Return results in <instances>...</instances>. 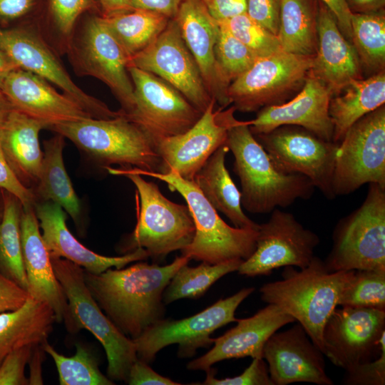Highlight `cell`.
<instances>
[{"label":"cell","mask_w":385,"mask_h":385,"mask_svg":"<svg viewBox=\"0 0 385 385\" xmlns=\"http://www.w3.org/2000/svg\"><path fill=\"white\" fill-rule=\"evenodd\" d=\"M190 260L181 255L164 266L139 262L100 274L83 270V275L88 289L104 314L133 339L164 318V290L178 270Z\"/></svg>","instance_id":"1"},{"label":"cell","mask_w":385,"mask_h":385,"mask_svg":"<svg viewBox=\"0 0 385 385\" xmlns=\"http://www.w3.org/2000/svg\"><path fill=\"white\" fill-rule=\"evenodd\" d=\"M225 145L235 158L241 183V205L252 213H267L309 199L314 186L305 176L279 170L250 129L248 121L231 119Z\"/></svg>","instance_id":"2"},{"label":"cell","mask_w":385,"mask_h":385,"mask_svg":"<svg viewBox=\"0 0 385 385\" xmlns=\"http://www.w3.org/2000/svg\"><path fill=\"white\" fill-rule=\"evenodd\" d=\"M354 270L329 272L320 258L299 270L284 267L282 279L263 284L261 299L290 315L322 351L324 326Z\"/></svg>","instance_id":"3"},{"label":"cell","mask_w":385,"mask_h":385,"mask_svg":"<svg viewBox=\"0 0 385 385\" xmlns=\"http://www.w3.org/2000/svg\"><path fill=\"white\" fill-rule=\"evenodd\" d=\"M126 169L166 183L171 191H177L186 201L195 233L192 242L180 251L183 256L216 265L237 259L245 260L255 251L258 230L227 225L193 181L183 178L173 170L161 173L135 168Z\"/></svg>","instance_id":"4"},{"label":"cell","mask_w":385,"mask_h":385,"mask_svg":"<svg viewBox=\"0 0 385 385\" xmlns=\"http://www.w3.org/2000/svg\"><path fill=\"white\" fill-rule=\"evenodd\" d=\"M46 128L72 141L105 168L118 164L122 168L160 172L161 159L153 140L122 111L113 118H88L56 123Z\"/></svg>","instance_id":"5"},{"label":"cell","mask_w":385,"mask_h":385,"mask_svg":"<svg viewBox=\"0 0 385 385\" xmlns=\"http://www.w3.org/2000/svg\"><path fill=\"white\" fill-rule=\"evenodd\" d=\"M106 168L111 174L128 178L134 184L139 198L137 223L125 250L130 252L143 248L149 257L163 260L192 242L195 227L187 205L170 201L162 194L157 184L146 181L140 175L125 168Z\"/></svg>","instance_id":"6"},{"label":"cell","mask_w":385,"mask_h":385,"mask_svg":"<svg viewBox=\"0 0 385 385\" xmlns=\"http://www.w3.org/2000/svg\"><path fill=\"white\" fill-rule=\"evenodd\" d=\"M324 263L331 272L385 270V188L370 183L361 205L338 222Z\"/></svg>","instance_id":"7"},{"label":"cell","mask_w":385,"mask_h":385,"mask_svg":"<svg viewBox=\"0 0 385 385\" xmlns=\"http://www.w3.org/2000/svg\"><path fill=\"white\" fill-rule=\"evenodd\" d=\"M55 275L66 297L78 332L86 329L103 346L107 360V376L126 382L133 364L138 359L132 339L125 335L108 318L88 289L83 269L66 259L51 257Z\"/></svg>","instance_id":"8"},{"label":"cell","mask_w":385,"mask_h":385,"mask_svg":"<svg viewBox=\"0 0 385 385\" xmlns=\"http://www.w3.org/2000/svg\"><path fill=\"white\" fill-rule=\"evenodd\" d=\"M254 290V287L243 288L185 319L159 320L133 339L138 359L149 364L158 351L173 344H178L180 358L191 357L197 349L211 346L214 339L211 334L227 324L237 322L236 309Z\"/></svg>","instance_id":"9"},{"label":"cell","mask_w":385,"mask_h":385,"mask_svg":"<svg viewBox=\"0 0 385 385\" xmlns=\"http://www.w3.org/2000/svg\"><path fill=\"white\" fill-rule=\"evenodd\" d=\"M366 183L385 188V107L365 115L346 131L336 154L333 191L350 194Z\"/></svg>","instance_id":"10"},{"label":"cell","mask_w":385,"mask_h":385,"mask_svg":"<svg viewBox=\"0 0 385 385\" xmlns=\"http://www.w3.org/2000/svg\"><path fill=\"white\" fill-rule=\"evenodd\" d=\"M314 58L283 51L259 57L229 85L227 100L243 113L284 103L289 94L304 82Z\"/></svg>","instance_id":"11"},{"label":"cell","mask_w":385,"mask_h":385,"mask_svg":"<svg viewBox=\"0 0 385 385\" xmlns=\"http://www.w3.org/2000/svg\"><path fill=\"white\" fill-rule=\"evenodd\" d=\"M254 135L279 170L301 174L327 198L336 197L333 175L339 143L324 140L302 127L289 125Z\"/></svg>","instance_id":"12"},{"label":"cell","mask_w":385,"mask_h":385,"mask_svg":"<svg viewBox=\"0 0 385 385\" xmlns=\"http://www.w3.org/2000/svg\"><path fill=\"white\" fill-rule=\"evenodd\" d=\"M128 71L134 88L135 108L124 114L142 127L155 142L182 134L202 113L176 88L160 77L134 66Z\"/></svg>","instance_id":"13"},{"label":"cell","mask_w":385,"mask_h":385,"mask_svg":"<svg viewBox=\"0 0 385 385\" xmlns=\"http://www.w3.org/2000/svg\"><path fill=\"white\" fill-rule=\"evenodd\" d=\"M337 307L322 332V352L347 370L379 356L385 346V310Z\"/></svg>","instance_id":"14"},{"label":"cell","mask_w":385,"mask_h":385,"mask_svg":"<svg viewBox=\"0 0 385 385\" xmlns=\"http://www.w3.org/2000/svg\"><path fill=\"white\" fill-rule=\"evenodd\" d=\"M320 240L289 212L275 208L257 230L256 247L237 272L248 277L268 275L282 267H307Z\"/></svg>","instance_id":"15"},{"label":"cell","mask_w":385,"mask_h":385,"mask_svg":"<svg viewBox=\"0 0 385 385\" xmlns=\"http://www.w3.org/2000/svg\"><path fill=\"white\" fill-rule=\"evenodd\" d=\"M76 43L73 56L78 70L104 83L119 101L120 110L132 113L135 98L128 71L130 57L102 15L86 22Z\"/></svg>","instance_id":"16"},{"label":"cell","mask_w":385,"mask_h":385,"mask_svg":"<svg viewBox=\"0 0 385 385\" xmlns=\"http://www.w3.org/2000/svg\"><path fill=\"white\" fill-rule=\"evenodd\" d=\"M0 51L18 68L34 73L60 88L93 118L110 119L121 114L88 95L71 79L63 65L36 32L24 29L0 27Z\"/></svg>","instance_id":"17"},{"label":"cell","mask_w":385,"mask_h":385,"mask_svg":"<svg viewBox=\"0 0 385 385\" xmlns=\"http://www.w3.org/2000/svg\"><path fill=\"white\" fill-rule=\"evenodd\" d=\"M128 66L160 77L179 91L201 113L213 99L174 19H170L149 46L130 57Z\"/></svg>","instance_id":"18"},{"label":"cell","mask_w":385,"mask_h":385,"mask_svg":"<svg viewBox=\"0 0 385 385\" xmlns=\"http://www.w3.org/2000/svg\"><path fill=\"white\" fill-rule=\"evenodd\" d=\"M212 99L200 119L186 132L156 140L155 149L161 159L160 172H176L183 178L193 181L195 175L211 155L225 144L227 130L236 111L232 106L216 109Z\"/></svg>","instance_id":"19"},{"label":"cell","mask_w":385,"mask_h":385,"mask_svg":"<svg viewBox=\"0 0 385 385\" xmlns=\"http://www.w3.org/2000/svg\"><path fill=\"white\" fill-rule=\"evenodd\" d=\"M262 357L267 362L273 385L334 384L326 373L323 352L298 322L285 331L273 333L264 346Z\"/></svg>","instance_id":"20"},{"label":"cell","mask_w":385,"mask_h":385,"mask_svg":"<svg viewBox=\"0 0 385 385\" xmlns=\"http://www.w3.org/2000/svg\"><path fill=\"white\" fill-rule=\"evenodd\" d=\"M332 96L329 88L309 72L295 97L260 109L255 118L248 120L250 129L253 135H257L282 125H297L332 141L333 125L329 114Z\"/></svg>","instance_id":"21"},{"label":"cell","mask_w":385,"mask_h":385,"mask_svg":"<svg viewBox=\"0 0 385 385\" xmlns=\"http://www.w3.org/2000/svg\"><path fill=\"white\" fill-rule=\"evenodd\" d=\"M21 237L31 297L47 303L55 314L56 322H63L68 332H78L66 297L55 275L50 254L40 232L34 206L23 207Z\"/></svg>","instance_id":"22"},{"label":"cell","mask_w":385,"mask_h":385,"mask_svg":"<svg viewBox=\"0 0 385 385\" xmlns=\"http://www.w3.org/2000/svg\"><path fill=\"white\" fill-rule=\"evenodd\" d=\"M0 90L13 109L49 125L92 118L75 100L46 79L21 68L11 71Z\"/></svg>","instance_id":"23"},{"label":"cell","mask_w":385,"mask_h":385,"mask_svg":"<svg viewBox=\"0 0 385 385\" xmlns=\"http://www.w3.org/2000/svg\"><path fill=\"white\" fill-rule=\"evenodd\" d=\"M294 322L278 307L268 304L250 317L237 319L235 327L214 338L213 347L188 362L187 369L206 372L220 361L246 356L263 358V348L269 337L284 325Z\"/></svg>","instance_id":"24"},{"label":"cell","mask_w":385,"mask_h":385,"mask_svg":"<svg viewBox=\"0 0 385 385\" xmlns=\"http://www.w3.org/2000/svg\"><path fill=\"white\" fill-rule=\"evenodd\" d=\"M34 209L43 242L51 257L66 259L91 273L100 274L112 267L123 268L149 257L143 248H137L120 257L97 254L86 247L69 231L66 214L59 205L51 201L39 202Z\"/></svg>","instance_id":"25"},{"label":"cell","mask_w":385,"mask_h":385,"mask_svg":"<svg viewBox=\"0 0 385 385\" xmlns=\"http://www.w3.org/2000/svg\"><path fill=\"white\" fill-rule=\"evenodd\" d=\"M317 51L310 73L324 83L332 96L351 81L361 78L359 58L344 36L329 8L317 0Z\"/></svg>","instance_id":"26"},{"label":"cell","mask_w":385,"mask_h":385,"mask_svg":"<svg viewBox=\"0 0 385 385\" xmlns=\"http://www.w3.org/2000/svg\"><path fill=\"white\" fill-rule=\"evenodd\" d=\"M174 19L211 97L221 108L227 106L215 74V47L219 34L217 21L210 15L202 0H183Z\"/></svg>","instance_id":"27"},{"label":"cell","mask_w":385,"mask_h":385,"mask_svg":"<svg viewBox=\"0 0 385 385\" xmlns=\"http://www.w3.org/2000/svg\"><path fill=\"white\" fill-rule=\"evenodd\" d=\"M43 128L45 123L14 109L0 125L6 160L17 179L30 189L37 185L41 173L43 153L38 136Z\"/></svg>","instance_id":"28"},{"label":"cell","mask_w":385,"mask_h":385,"mask_svg":"<svg viewBox=\"0 0 385 385\" xmlns=\"http://www.w3.org/2000/svg\"><path fill=\"white\" fill-rule=\"evenodd\" d=\"M55 322L51 307L31 297L20 307L0 313V364L11 351L48 340Z\"/></svg>","instance_id":"29"},{"label":"cell","mask_w":385,"mask_h":385,"mask_svg":"<svg viewBox=\"0 0 385 385\" xmlns=\"http://www.w3.org/2000/svg\"><path fill=\"white\" fill-rule=\"evenodd\" d=\"M229 151L225 144L218 148L196 173L193 182L214 208L222 212L235 227L258 230L260 225L244 213L241 192L225 166Z\"/></svg>","instance_id":"30"},{"label":"cell","mask_w":385,"mask_h":385,"mask_svg":"<svg viewBox=\"0 0 385 385\" xmlns=\"http://www.w3.org/2000/svg\"><path fill=\"white\" fill-rule=\"evenodd\" d=\"M340 93L332 96L329 114L333 125L332 141L339 143L349 128L358 120L384 105V71L366 78L355 79Z\"/></svg>","instance_id":"31"},{"label":"cell","mask_w":385,"mask_h":385,"mask_svg":"<svg viewBox=\"0 0 385 385\" xmlns=\"http://www.w3.org/2000/svg\"><path fill=\"white\" fill-rule=\"evenodd\" d=\"M64 137L60 134L43 142L41 173L37 185L32 188L39 202L51 201L59 205L78 223L81 205L66 172L63 158Z\"/></svg>","instance_id":"32"},{"label":"cell","mask_w":385,"mask_h":385,"mask_svg":"<svg viewBox=\"0 0 385 385\" xmlns=\"http://www.w3.org/2000/svg\"><path fill=\"white\" fill-rule=\"evenodd\" d=\"M317 0H282L277 37L283 51L314 56Z\"/></svg>","instance_id":"33"},{"label":"cell","mask_w":385,"mask_h":385,"mask_svg":"<svg viewBox=\"0 0 385 385\" xmlns=\"http://www.w3.org/2000/svg\"><path fill=\"white\" fill-rule=\"evenodd\" d=\"M1 193L3 212L0 220V272L29 292L21 237L23 206L20 200L9 192L1 189Z\"/></svg>","instance_id":"34"},{"label":"cell","mask_w":385,"mask_h":385,"mask_svg":"<svg viewBox=\"0 0 385 385\" xmlns=\"http://www.w3.org/2000/svg\"><path fill=\"white\" fill-rule=\"evenodd\" d=\"M103 16L130 57L149 46L170 19L159 13L136 8Z\"/></svg>","instance_id":"35"},{"label":"cell","mask_w":385,"mask_h":385,"mask_svg":"<svg viewBox=\"0 0 385 385\" xmlns=\"http://www.w3.org/2000/svg\"><path fill=\"white\" fill-rule=\"evenodd\" d=\"M243 261L237 259L216 265L202 262L196 267H189L188 264L183 265L164 290V304H168L184 298H200L222 277L237 271Z\"/></svg>","instance_id":"36"},{"label":"cell","mask_w":385,"mask_h":385,"mask_svg":"<svg viewBox=\"0 0 385 385\" xmlns=\"http://www.w3.org/2000/svg\"><path fill=\"white\" fill-rule=\"evenodd\" d=\"M351 38L359 60L367 67L384 71L385 65V12L352 14Z\"/></svg>","instance_id":"37"},{"label":"cell","mask_w":385,"mask_h":385,"mask_svg":"<svg viewBox=\"0 0 385 385\" xmlns=\"http://www.w3.org/2000/svg\"><path fill=\"white\" fill-rule=\"evenodd\" d=\"M218 24L219 34L215 47V74L220 91L230 105L226 96L227 87L248 70L258 57L223 25L219 22Z\"/></svg>","instance_id":"38"},{"label":"cell","mask_w":385,"mask_h":385,"mask_svg":"<svg viewBox=\"0 0 385 385\" xmlns=\"http://www.w3.org/2000/svg\"><path fill=\"white\" fill-rule=\"evenodd\" d=\"M41 345L56 364L61 385L115 384L113 381L101 373L97 359L83 344L76 343V352L72 356L58 353L48 340Z\"/></svg>","instance_id":"39"},{"label":"cell","mask_w":385,"mask_h":385,"mask_svg":"<svg viewBox=\"0 0 385 385\" xmlns=\"http://www.w3.org/2000/svg\"><path fill=\"white\" fill-rule=\"evenodd\" d=\"M338 306L385 310V270H354Z\"/></svg>","instance_id":"40"},{"label":"cell","mask_w":385,"mask_h":385,"mask_svg":"<svg viewBox=\"0 0 385 385\" xmlns=\"http://www.w3.org/2000/svg\"><path fill=\"white\" fill-rule=\"evenodd\" d=\"M217 21L258 58L282 51L277 36L252 19L247 12Z\"/></svg>","instance_id":"41"},{"label":"cell","mask_w":385,"mask_h":385,"mask_svg":"<svg viewBox=\"0 0 385 385\" xmlns=\"http://www.w3.org/2000/svg\"><path fill=\"white\" fill-rule=\"evenodd\" d=\"M50 6L56 26L64 36L71 34L83 12L96 8L93 0H50Z\"/></svg>","instance_id":"42"},{"label":"cell","mask_w":385,"mask_h":385,"mask_svg":"<svg viewBox=\"0 0 385 385\" xmlns=\"http://www.w3.org/2000/svg\"><path fill=\"white\" fill-rule=\"evenodd\" d=\"M215 369L210 368L207 373L203 385H273L267 365L263 358H254L250 365L240 375L218 379L215 377Z\"/></svg>","instance_id":"43"},{"label":"cell","mask_w":385,"mask_h":385,"mask_svg":"<svg viewBox=\"0 0 385 385\" xmlns=\"http://www.w3.org/2000/svg\"><path fill=\"white\" fill-rule=\"evenodd\" d=\"M346 371L343 381L348 385L385 384V346L379 356L371 361L359 364Z\"/></svg>","instance_id":"44"},{"label":"cell","mask_w":385,"mask_h":385,"mask_svg":"<svg viewBox=\"0 0 385 385\" xmlns=\"http://www.w3.org/2000/svg\"><path fill=\"white\" fill-rule=\"evenodd\" d=\"M34 346H26L9 354L0 364V385H29L25 375Z\"/></svg>","instance_id":"45"},{"label":"cell","mask_w":385,"mask_h":385,"mask_svg":"<svg viewBox=\"0 0 385 385\" xmlns=\"http://www.w3.org/2000/svg\"><path fill=\"white\" fill-rule=\"evenodd\" d=\"M282 0H246L247 14L277 36Z\"/></svg>","instance_id":"46"},{"label":"cell","mask_w":385,"mask_h":385,"mask_svg":"<svg viewBox=\"0 0 385 385\" xmlns=\"http://www.w3.org/2000/svg\"><path fill=\"white\" fill-rule=\"evenodd\" d=\"M0 188L16 196L23 207L35 206L36 198L32 189L25 187L17 179L4 156L0 138Z\"/></svg>","instance_id":"47"},{"label":"cell","mask_w":385,"mask_h":385,"mask_svg":"<svg viewBox=\"0 0 385 385\" xmlns=\"http://www.w3.org/2000/svg\"><path fill=\"white\" fill-rule=\"evenodd\" d=\"M130 385H180L155 372L148 363L137 359L131 366L126 381Z\"/></svg>","instance_id":"48"},{"label":"cell","mask_w":385,"mask_h":385,"mask_svg":"<svg viewBox=\"0 0 385 385\" xmlns=\"http://www.w3.org/2000/svg\"><path fill=\"white\" fill-rule=\"evenodd\" d=\"M30 297L26 290L0 272V313L20 307Z\"/></svg>","instance_id":"49"},{"label":"cell","mask_w":385,"mask_h":385,"mask_svg":"<svg viewBox=\"0 0 385 385\" xmlns=\"http://www.w3.org/2000/svg\"><path fill=\"white\" fill-rule=\"evenodd\" d=\"M210 15L217 21L247 11L246 0H202Z\"/></svg>","instance_id":"50"},{"label":"cell","mask_w":385,"mask_h":385,"mask_svg":"<svg viewBox=\"0 0 385 385\" xmlns=\"http://www.w3.org/2000/svg\"><path fill=\"white\" fill-rule=\"evenodd\" d=\"M183 0H131L133 8L155 11L174 19Z\"/></svg>","instance_id":"51"},{"label":"cell","mask_w":385,"mask_h":385,"mask_svg":"<svg viewBox=\"0 0 385 385\" xmlns=\"http://www.w3.org/2000/svg\"><path fill=\"white\" fill-rule=\"evenodd\" d=\"M324 4L335 16L341 31L349 38H351L350 11L346 0H318Z\"/></svg>","instance_id":"52"},{"label":"cell","mask_w":385,"mask_h":385,"mask_svg":"<svg viewBox=\"0 0 385 385\" xmlns=\"http://www.w3.org/2000/svg\"><path fill=\"white\" fill-rule=\"evenodd\" d=\"M34 0H0V20L11 21L20 18L31 9Z\"/></svg>","instance_id":"53"},{"label":"cell","mask_w":385,"mask_h":385,"mask_svg":"<svg viewBox=\"0 0 385 385\" xmlns=\"http://www.w3.org/2000/svg\"><path fill=\"white\" fill-rule=\"evenodd\" d=\"M46 352L41 344L34 346L28 364L29 366V385H42L43 379V362Z\"/></svg>","instance_id":"54"},{"label":"cell","mask_w":385,"mask_h":385,"mask_svg":"<svg viewBox=\"0 0 385 385\" xmlns=\"http://www.w3.org/2000/svg\"><path fill=\"white\" fill-rule=\"evenodd\" d=\"M352 14H361L383 9L385 0H346Z\"/></svg>","instance_id":"55"},{"label":"cell","mask_w":385,"mask_h":385,"mask_svg":"<svg viewBox=\"0 0 385 385\" xmlns=\"http://www.w3.org/2000/svg\"><path fill=\"white\" fill-rule=\"evenodd\" d=\"M102 16H110L133 9L131 0H99Z\"/></svg>","instance_id":"56"},{"label":"cell","mask_w":385,"mask_h":385,"mask_svg":"<svg viewBox=\"0 0 385 385\" xmlns=\"http://www.w3.org/2000/svg\"><path fill=\"white\" fill-rule=\"evenodd\" d=\"M16 68H18L16 66L0 51V88L7 75Z\"/></svg>","instance_id":"57"},{"label":"cell","mask_w":385,"mask_h":385,"mask_svg":"<svg viewBox=\"0 0 385 385\" xmlns=\"http://www.w3.org/2000/svg\"><path fill=\"white\" fill-rule=\"evenodd\" d=\"M13 110L10 103L0 90V125L5 120Z\"/></svg>","instance_id":"58"},{"label":"cell","mask_w":385,"mask_h":385,"mask_svg":"<svg viewBox=\"0 0 385 385\" xmlns=\"http://www.w3.org/2000/svg\"><path fill=\"white\" fill-rule=\"evenodd\" d=\"M2 212H3V198H2L1 189L0 188V220L2 217Z\"/></svg>","instance_id":"59"}]
</instances>
